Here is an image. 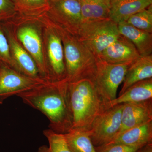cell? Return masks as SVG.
<instances>
[{
	"mask_svg": "<svg viewBox=\"0 0 152 152\" xmlns=\"http://www.w3.org/2000/svg\"><path fill=\"white\" fill-rule=\"evenodd\" d=\"M24 103L39 111L50 121L49 129L65 134L72 127L69 82H47L17 95Z\"/></svg>",
	"mask_w": 152,
	"mask_h": 152,
	"instance_id": "6da1fadb",
	"label": "cell"
},
{
	"mask_svg": "<svg viewBox=\"0 0 152 152\" xmlns=\"http://www.w3.org/2000/svg\"><path fill=\"white\" fill-rule=\"evenodd\" d=\"M126 22L136 28L152 33V4L132 16Z\"/></svg>",
	"mask_w": 152,
	"mask_h": 152,
	"instance_id": "603a6c76",
	"label": "cell"
},
{
	"mask_svg": "<svg viewBox=\"0 0 152 152\" xmlns=\"http://www.w3.org/2000/svg\"><path fill=\"white\" fill-rule=\"evenodd\" d=\"M152 78V55L140 56L129 66L119 95L137 82Z\"/></svg>",
	"mask_w": 152,
	"mask_h": 152,
	"instance_id": "e0dca14e",
	"label": "cell"
},
{
	"mask_svg": "<svg viewBox=\"0 0 152 152\" xmlns=\"http://www.w3.org/2000/svg\"><path fill=\"white\" fill-rule=\"evenodd\" d=\"M120 36L118 24L107 19L83 23L77 37L97 58Z\"/></svg>",
	"mask_w": 152,
	"mask_h": 152,
	"instance_id": "277c9868",
	"label": "cell"
},
{
	"mask_svg": "<svg viewBox=\"0 0 152 152\" xmlns=\"http://www.w3.org/2000/svg\"><path fill=\"white\" fill-rule=\"evenodd\" d=\"M43 134L48 140L49 146H41L37 152H72L63 134L55 132L50 129L44 130Z\"/></svg>",
	"mask_w": 152,
	"mask_h": 152,
	"instance_id": "7402d4cb",
	"label": "cell"
},
{
	"mask_svg": "<svg viewBox=\"0 0 152 152\" xmlns=\"http://www.w3.org/2000/svg\"><path fill=\"white\" fill-rule=\"evenodd\" d=\"M136 152H152V142L141 147Z\"/></svg>",
	"mask_w": 152,
	"mask_h": 152,
	"instance_id": "4316f807",
	"label": "cell"
},
{
	"mask_svg": "<svg viewBox=\"0 0 152 152\" xmlns=\"http://www.w3.org/2000/svg\"><path fill=\"white\" fill-rule=\"evenodd\" d=\"M152 142V121L124 131L110 143L141 148Z\"/></svg>",
	"mask_w": 152,
	"mask_h": 152,
	"instance_id": "9a60e30c",
	"label": "cell"
},
{
	"mask_svg": "<svg viewBox=\"0 0 152 152\" xmlns=\"http://www.w3.org/2000/svg\"><path fill=\"white\" fill-rule=\"evenodd\" d=\"M45 13L55 24L74 35L83 23L80 0H48Z\"/></svg>",
	"mask_w": 152,
	"mask_h": 152,
	"instance_id": "52a82bcc",
	"label": "cell"
},
{
	"mask_svg": "<svg viewBox=\"0 0 152 152\" xmlns=\"http://www.w3.org/2000/svg\"><path fill=\"white\" fill-rule=\"evenodd\" d=\"M47 82L22 75L7 66L0 65V104L10 97Z\"/></svg>",
	"mask_w": 152,
	"mask_h": 152,
	"instance_id": "8fae6325",
	"label": "cell"
},
{
	"mask_svg": "<svg viewBox=\"0 0 152 152\" xmlns=\"http://www.w3.org/2000/svg\"><path fill=\"white\" fill-rule=\"evenodd\" d=\"M123 104L119 134L152 121V99Z\"/></svg>",
	"mask_w": 152,
	"mask_h": 152,
	"instance_id": "7c38bea8",
	"label": "cell"
},
{
	"mask_svg": "<svg viewBox=\"0 0 152 152\" xmlns=\"http://www.w3.org/2000/svg\"><path fill=\"white\" fill-rule=\"evenodd\" d=\"M108 1H110V0H108Z\"/></svg>",
	"mask_w": 152,
	"mask_h": 152,
	"instance_id": "83f0119b",
	"label": "cell"
},
{
	"mask_svg": "<svg viewBox=\"0 0 152 152\" xmlns=\"http://www.w3.org/2000/svg\"><path fill=\"white\" fill-rule=\"evenodd\" d=\"M3 65L13 69L8 41L0 23V65Z\"/></svg>",
	"mask_w": 152,
	"mask_h": 152,
	"instance_id": "cb8c5ba5",
	"label": "cell"
},
{
	"mask_svg": "<svg viewBox=\"0 0 152 152\" xmlns=\"http://www.w3.org/2000/svg\"><path fill=\"white\" fill-rule=\"evenodd\" d=\"M83 23L109 19L108 0H80Z\"/></svg>",
	"mask_w": 152,
	"mask_h": 152,
	"instance_id": "d6986e66",
	"label": "cell"
},
{
	"mask_svg": "<svg viewBox=\"0 0 152 152\" xmlns=\"http://www.w3.org/2000/svg\"><path fill=\"white\" fill-rule=\"evenodd\" d=\"M0 23L8 41L14 70L32 78L44 80L41 77L34 60L14 37L8 23L6 21Z\"/></svg>",
	"mask_w": 152,
	"mask_h": 152,
	"instance_id": "30bf717a",
	"label": "cell"
},
{
	"mask_svg": "<svg viewBox=\"0 0 152 152\" xmlns=\"http://www.w3.org/2000/svg\"><path fill=\"white\" fill-rule=\"evenodd\" d=\"M69 89L73 116L72 129L88 132L95 119L107 109L94 77L69 83Z\"/></svg>",
	"mask_w": 152,
	"mask_h": 152,
	"instance_id": "7a4b0ae2",
	"label": "cell"
},
{
	"mask_svg": "<svg viewBox=\"0 0 152 152\" xmlns=\"http://www.w3.org/2000/svg\"><path fill=\"white\" fill-rule=\"evenodd\" d=\"M140 56L130 41L121 35L97 58L112 64H131Z\"/></svg>",
	"mask_w": 152,
	"mask_h": 152,
	"instance_id": "4fadbf2b",
	"label": "cell"
},
{
	"mask_svg": "<svg viewBox=\"0 0 152 152\" xmlns=\"http://www.w3.org/2000/svg\"><path fill=\"white\" fill-rule=\"evenodd\" d=\"M95 148L96 152H136L141 148L114 143Z\"/></svg>",
	"mask_w": 152,
	"mask_h": 152,
	"instance_id": "d4e9b609",
	"label": "cell"
},
{
	"mask_svg": "<svg viewBox=\"0 0 152 152\" xmlns=\"http://www.w3.org/2000/svg\"><path fill=\"white\" fill-rule=\"evenodd\" d=\"M123 104L107 109L93 122L88 131L90 138L95 147L111 142L119 131Z\"/></svg>",
	"mask_w": 152,
	"mask_h": 152,
	"instance_id": "ba28073f",
	"label": "cell"
},
{
	"mask_svg": "<svg viewBox=\"0 0 152 152\" xmlns=\"http://www.w3.org/2000/svg\"><path fill=\"white\" fill-rule=\"evenodd\" d=\"M49 20L51 24L45 30L46 61L50 82L61 81L66 79L64 48L58 30Z\"/></svg>",
	"mask_w": 152,
	"mask_h": 152,
	"instance_id": "9c48e42d",
	"label": "cell"
},
{
	"mask_svg": "<svg viewBox=\"0 0 152 152\" xmlns=\"http://www.w3.org/2000/svg\"><path fill=\"white\" fill-rule=\"evenodd\" d=\"M131 64H112L96 58L94 80L99 94L107 104L117 98L120 85L123 83Z\"/></svg>",
	"mask_w": 152,
	"mask_h": 152,
	"instance_id": "8992f818",
	"label": "cell"
},
{
	"mask_svg": "<svg viewBox=\"0 0 152 152\" xmlns=\"http://www.w3.org/2000/svg\"><path fill=\"white\" fill-rule=\"evenodd\" d=\"M152 99V78L134 84L112 102L107 104V109L118 104L137 102Z\"/></svg>",
	"mask_w": 152,
	"mask_h": 152,
	"instance_id": "ac0fdd59",
	"label": "cell"
},
{
	"mask_svg": "<svg viewBox=\"0 0 152 152\" xmlns=\"http://www.w3.org/2000/svg\"><path fill=\"white\" fill-rule=\"evenodd\" d=\"M64 135L72 152H96L88 131L71 129Z\"/></svg>",
	"mask_w": 152,
	"mask_h": 152,
	"instance_id": "ffe728a7",
	"label": "cell"
},
{
	"mask_svg": "<svg viewBox=\"0 0 152 152\" xmlns=\"http://www.w3.org/2000/svg\"><path fill=\"white\" fill-rule=\"evenodd\" d=\"M118 26L120 35L130 41L141 56L152 55V33L136 28L126 22Z\"/></svg>",
	"mask_w": 152,
	"mask_h": 152,
	"instance_id": "2e32d148",
	"label": "cell"
},
{
	"mask_svg": "<svg viewBox=\"0 0 152 152\" xmlns=\"http://www.w3.org/2000/svg\"><path fill=\"white\" fill-rule=\"evenodd\" d=\"M152 4V0H110L109 19L115 23L129 18Z\"/></svg>",
	"mask_w": 152,
	"mask_h": 152,
	"instance_id": "5bb4252c",
	"label": "cell"
},
{
	"mask_svg": "<svg viewBox=\"0 0 152 152\" xmlns=\"http://www.w3.org/2000/svg\"><path fill=\"white\" fill-rule=\"evenodd\" d=\"M17 13L11 0H0V21L9 20Z\"/></svg>",
	"mask_w": 152,
	"mask_h": 152,
	"instance_id": "484cf974",
	"label": "cell"
},
{
	"mask_svg": "<svg viewBox=\"0 0 152 152\" xmlns=\"http://www.w3.org/2000/svg\"><path fill=\"white\" fill-rule=\"evenodd\" d=\"M25 15L27 23L19 26L16 38L34 60L41 77L50 82L40 28L35 23H33V15Z\"/></svg>",
	"mask_w": 152,
	"mask_h": 152,
	"instance_id": "5b68a950",
	"label": "cell"
},
{
	"mask_svg": "<svg viewBox=\"0 0 152 152\" xmlns=\"http://www.w3.org/2000/svg\"><path fill=\"white\" fill-rule=\"evenodd\" d=\"M17 12L26 15H38L46 12L48 0H11Z\"/></svg>",
	"mask_w": 152,
	"mask_h": 152,
	"instance_id": "44dd1931",
	"label": "cell"
},
{
	"mask_svg": "<svg viewBox=\"0 0 152 152\" xmlns=\"http://www.w3.org/2000/svg\"><path fill=\"white\" fill-rule=\"evenodd\" d=\"M64 48L66 79L71 83L85 77H94L96 58L89 49L74 35L55 24Z\"/></svg>",
	"mask_w": 152,
	"mask_h": 152,
	"instance_id": "3957f363",
	"label": "cell"
}]
</instances>
